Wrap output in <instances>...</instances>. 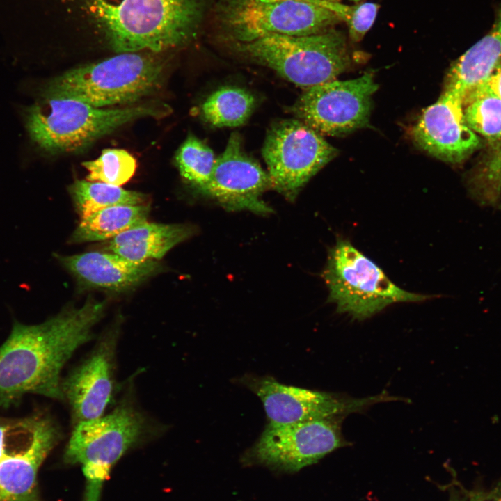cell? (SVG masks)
I'll use <instances>...</instances> for the list:
<instances>
[{
  "label": "cell",
  "instance_id": "603a6c76",
  "mask_svg": "<svg viewBox=\"0 0 501 501\" xmlns=\"http://www.w3.org/2000/svg\"><path fill=\"white\" fill-rule=\"evenodd\" d=\"M216 159L213 150L204 141L190 134L177 150L175 161L184 182L202 194Z\"/></svg>",
  "mask_w": 501,
  "mask_h": 501
},
{
  "label": "cell",
  "instance_id": "3957f363",
  "mask_svg": "<svg viewBox=\"0 0 501 501\" xmlns=\"http://www.w3.org/2000/svg\"><path fill=\"white\" fill-rule=\"evenodd\" d=\"M170 112L162 102L99 108L85 102L42 95L26 111L31 138L49 153L75 152L122 125L143 118H161Z\"/></svg>",
  "mask_w": 501,
  "mask_h": 501
},
{
  "label": "cell",
  "instance_id": "4dcf8cb0",
  "mask_svg": "<svg viewBox=\"0 0 501 501\" xmlns=\"http://www.w3.org/2000/svg\"><path fill=\"white\" fill-rule=\"evenodd\" d=\"M450 501H462L458 495H452Z\"/></svg>",
  "mask_w": 501,
  "mask_h": 501
},
{
  "label": "cell",
  "instance_id": "f546056e",
  "mask_svg": "<svg viewBox=\"0 0 501 501\" xmlns=\"http://www.w3.org/2000/svg\"><path fill=\"white\" fill-rule=\"evenodd\" d=\"M474 501H501V497L493 493L492 494L476 496Z\"/></svg>",
  "mask_w": 501,
  "mask_h": 501
},
{
  "label": "cell",
  "instance_id": "4316f807",
  "mask_svg": "<svg viewBox=\"0 0 501 501\" xmlns=\"http://www.w3.org/2000/svg\"><path fill=\"white\" fill-rule=\"evenodd\" d=\"M317 1L346 22L350 38L355 42L362 40L371 29L380 7L378 3L372 2L349 6L333 0H317Z\"/></svg>",
  "mask_w": 501,
  "mask_h": 501
},
{
  "label": "cell",
  "instance_id": "277c9868",
  "mask_svg": "<svg viewBox=\"0 0 501 501\" xmlns=\"http://www.w3.org/2000/svg\"><path fill=\"white\" fill-rule=\"evenodd\" d=\"M151 51L116 54L71 68L49 81L42 95L103 108L130 105L160 89L166 62Z\"/></svg>",
  "mask_w": 501,
  "mask_h": 501
},
{
  "label": "cell",
  "instance_id": "30bf717a",
  "mask_svg": "<svg viewBox=\"0 0 501 501\" xmlns=\"http://www.w3.org/2000/svg\"><path fill=\"white\" fill-rule=\"evenodd\" d=\"M378 85L371 73L305 88L293 106L297 119L321 135L339 136L365 127Z\"/></svg>",
  "mask_w": 501,
  "mask_h": 501
},
{
  "label": "cell",
  "instance_id": "484cf974",
  "mask_svg": "<svg viewBox=\"0 0 501 501\" xmlns=\"http://www.w3.org/2000/svg\"><path fill=\"white\" fill-rule=\"evenodd\" d=\"M469 192L481 206L495 205L501 197V143L493 148L468 181Z\"/></svg>",
  "mask_w": 501,
  "mask_h": 501
},
{
  "label": "cell",
  "instance_id": "9c48e42d",
  "mask_svg": "<svg viewBox=\"0 0 501 501\" xmlns=\"http://www.w3.org/2000/svg\"><path fill=\"white\" fill-rule=\"evenodd\" d=\"M148 427L143 415L122 404L111 413L75 424L64 453L67 463L79 464L86 480L103 482L122 455Z\"/></svg>",
  "mask_w": 501,
  "mask_h": 501
},
{
  "label": "cell",
  "instance_id": "d6986e66",
  "mask_svg": "<svg viewBox=\"0 0 501 501\" xmlns=\"http://www.w3.org/2000/svg\"><path fill=\"white\" fill-rule=\"evenodd\" d=\"M501 58V5L490 31L452 64L445 90L463 101L493 70Z\"/></svg>",
  "mask_w": 501,
  "mask_h": 501
},
{
  "label": "cell",
  "instance_id": "4fadbf2b",
  "mask_svg": "<svg viewBox=\"0 0 501 501\" xmlns=\"http://www.w3.org/2000/svg\"><path fill=\"white\" fill-rule=\"evenodd\" d=\"M249 388L262 401L269 424L287 425L360 411L381 396L352 399L327 392L286 385L271 377L253 378Z\"/></svg>",
  "mask_w": 501,
  "mask_h": 501
},
{
  "label": "cell",
  "instance_id": "8fae6325",
  "mask_svg": "<svg viewBox=\"0 0 501 501\" xmlns=\"http://www.w3.org/2000/svg\"><path fill=\"white\" fill-rule=\"evenodd\" d=\"M340 418L269 424L252 449L253 456L268 467L297 472L347 445L341 433Z\"/></svg>",
  "mask_w": 501,
  "mask_h": 501
},
{
  "label": "cell",
  "instance_id": "5bb4252c",
  "mask_svg": "<svg viewBox=\"0 0 501 501\" xmlns=\"http://www.w3.org/2000/svg\"><path fill=\"white\" fill-rule=\"evenodd\" d=\"M463 111L461 99L444 90L438 100L422 111L413 127V141L440 160L462 162L480 145L478 135L466 124Z\"/></svg>",
  "mask_w": 501,
  "mask_h": 501
},
{
  "label": "cell",
  "instance_id": "44dd1931",
  "mask_svg": "<svg viewBox=\"0 0 501 501\" xmlns=\"http://www.w3.org/2000/svg\"><path fill=\"white\" fill-rule=\"evenodd\" d=\"M255 104L256 99L249 90L227 86L207 97L201 106V115L213 127H237L247 121Z\"/></svg>",
  "mask_w": 501,
  "mask_h": 501
},
{
  "label": "cell",
  "instance_id": "e0dca14e",
  "mask_svg": "<svg viewBox=\"0 0 501 501\" xmlns=\"http://www.w3.org/2000/svg\"><path fill=\"white\" fill-rule=\"evenodd\" d=\"M56 258L84 287L124 291L131 289L159 269L156 260L136 263L112 253L90 251Z\"/></svg>",
  "mask_w": 501,
  "mask_h": 501
},
{
  "label": "cell",
  "instance_id": "2e32d148",
  "mask_svg": "<svg viewBox=\"0 0 501 501\" xmlns=\"http://www.w3.org/2000/svg\"><path fill=\"white\" fill-rule=\"evenodd\" d=\"M61 436L56 424L44 415L29 438L6 450L0 459V501H41L38 472Z\"/></svg>",
  "mask_w": 501,
  "mask_h": 501
},
{
  "label": "cell",
  "instance_id": "d4e9b609",
  "mask_svg": "<svg viewBox=\"0 0 501 501\" xmlns=\"http://www.w3.org/2000/svg\"><path fill=\"white\" fill-rule=\"evenodd\" d=\"M82 166L88 173L86 180L120 186L134 175L136 160L125 150L107 148L98 158L84 161Z\"/></svg>",
  "mask_w": 501,
  "mask_h": 501
},
{
  "label": "cell",
  "instance_id": "7402d4cb",
  "mask_svg": "<svg viewBox=\"0 0 501 501\" xmlns=\"http://www.w3.org/2000/svg\"><path fill=\"white\" fill-rule=\"evenodd\" d=\"M69 191L81 219L108 207L143 205L147 201V196L141 192L86 180H76L70 186Z\"/></svg>",
  "mask_w": 501,
  "mask_h": 501
},
{
  "label": "cell",
  "instance_id": "7c38bea8",
  "mask_svg": "<svg viewBox=\"0 0 501 501\" xmlns=\"http://www.w3.org/2000/svg\"><path fill=\"white\" fill-rule=\"evenodd\" d=\"M271 189L268 173L244 150L240 135H230L222 154L215 161L202 194L229 212L249 211L267 215L273 209L261 196Z\"/></svg>",
  "mask_w": 501,
  "mask_h": 501
},
{
  "label": "cell",
  "instance_id": "7a4b0ae2",
  "mask_svg": "<svg viewBox=\"0 0 501 501\" xmlns=\"http://www.w3.org/2000/svg\"><path fill=\"white\" fill-rule=\"evenodd\" d=\"M73 28L88 29L116 54H159L187 43L201 15L200 0H63Z\"/></svg>",
  "mask_w": 501,
  "mask_h": 501
},
{
  "label": "cell",
  "instance_id": "6da1fadb",
  "mask_svg": "<svg viewBox=\"0 0 501 501\" xmlns=\"http://www.w3.org/2000/svg\"><path fill=\"white\" fill-rule=\"evenodd\" d=\"M105 308V301L88 299L40 324L14 322L0 347V406L7 408L26 393L64 399L61 370L92 338Z\"/></svg>",
  "mask_w": 501,
  "mask_h": 501
},
{
  "label": "cell",
  "instance_id": "8992f818",
  "mask_svg": "<svg viewBox=\"0 0 501 501\" xmlns=\"http://www.w3.org/2000/svg\"><path fill=\"white\" fill-rule=\"evenodd\" d=\"M322 278L328 289V301L336 305L337 311L360 320L395 303L430 298L399 287L372 260L340 237L328 250Z\"/></svg>",
  "mask_w": 501,
  "mask_h": 501
},
{
  "label": "cell",
  "instance_id": "ba28073f",
  "mask_svg": "<svg viewBox=\"0 0 501 501\" xmlns=\"http://www.w3.org/2000/svg\"><path fill=\"white\" fill-rule=\"evenodd\" d=\"M262 153L271 189L292 201L338 150L302 121L287 119L269 129Z\"/></svg>",
  "mask_w": 501,
  "mask_h": 501
},
{
  "label": "cell",
  "instance_id": "52a82bcc",
  "mask_svg": "<svg viewBox=\"0 0 501 501\" xmlns=\"http://www.w3.org/2000/svg\"><path fill=\"white\" fill-rule=\"evenodd\" d=\"M216 17L233 42L270 35L319 34L342 22L317 0H223L217 6Z\"/></svg>",
  "mask_w": 501,
  "mask_h": 501
},
{
  "label": "cell",
  "instance_id": "ffe728a7",
  "mask_svg": "<svg viewBox=\"0 0 501 501\" xmlns=\"http://www.w3.org/2000/svg\"><path fill=\"white\" fill-rule=\"evenodd\" d=\"M150 206L120 205L100 209L81 219L73 232L71 243H84L112 239L120 233L147 221Z\"/></svg>",
  "mask_w": 501,
  "mask_h": 501
},
{
  "label": "cell",
  "instance_id": "cb8c5ba5",
  "mask_svg": "<svg viewBox=\"0 0 501 501\" xmlns=\"http://www.w3.org/2000/svg\"><path fill=\"white\" fill-rule=\"evenodd\" d=\"M467 126L483 136L492 149L501 143V100L489 95H472L463 102Z\"/></svg>",
  "mask_w": 501,
  "mask_h": 501
},
{
  "label": "cell",
  "instance_id": "83f0119b",
  "mask_svg": "<svg viewBox=\"0 0 501 501\" xmlns=\"http://www.w3.org/2000/svg\"><path fill=\"white\" fill-rule=\"evenodd\" d=\"M489 94L501 100V62L496 65L491 74L465 98L477 95ZM464 100V101H465ZM463 101V102H464Z\"/></svg>",
  "mask_w": 501,
  "mask_h": 501
},
{
  "label": "cell",
  "instance_id": "f1b7e54d",
  "mask_svg": "<svg viewBox=\"0 0 501 501\" xmlns=\"http://www.w3.org/2000/svg\"><path fill=\"white\" fill-rule=\"evenodd\" d=\"M102 482L87 481L84 501H100Z\"/></svg>",
  "mask_w": 501,
  "mask_h": 501
},
{
  "label": "cell",
  "instance_id": "1f68e13d",
  "mask_svg": "<svg viewBox=\"0 0 501 501\" xmlns=\"http://www.w3.org/2000/svg\"><path fill=\"white\" fill-rule=\"evenodd\" d=\"M351 1H355V2H359V1H365V0H351Z\"/></svg>",
  "mask_w": 501,
  "mask_h": 501
},
{
  "label": "cell",
  "instance_id": "5b68a950",
  "mask_svg": "<svg viewBox=\"0 0 501 501\" xmlns=\"http://www.w3.org/2000/svg\"><path fill=\"white\" fill-rule=\"evenodd\" d=\"M234 45L247 58L305 88L335 80L350 63L344 35L333 29L304 36L270 35Z\"/></svg>",
  "mask_w": 501,
  "mask_h": 501
},
{
  "label": "cell",
  "instance_id": "9a60e30c",
  "mask_svg": "<svg viewBox=\"0 0 501 501\" xmlns=\"http://www.w3.org/2000/svg\"><path fill=\"white\" fill-rule=\"evenodd\" d=\"M117 334L106 335L88 357L63 381L61 390L74 423L100 418L111 401L114 386Z\"/></svg>",
  "mask_w": 501,
  "mask_h": 501
},
{
  "label": "cell",
  "instance_id": "ac0fdd59",
  "mask_svg": "<svg viewBox=\"0 0 501 501\" xmlns=\"http://www.w3.org/2000/svg\"><path fill=\"white\" fill-rule=\"evenodd\" d=\"M194 233L195 228L189 225L145 221L113 237L106 249L127 260L141 263L162 258Z\"/></svg>",
  "mask_w": 501,
  "mask_h": 501
}]
</instances>
